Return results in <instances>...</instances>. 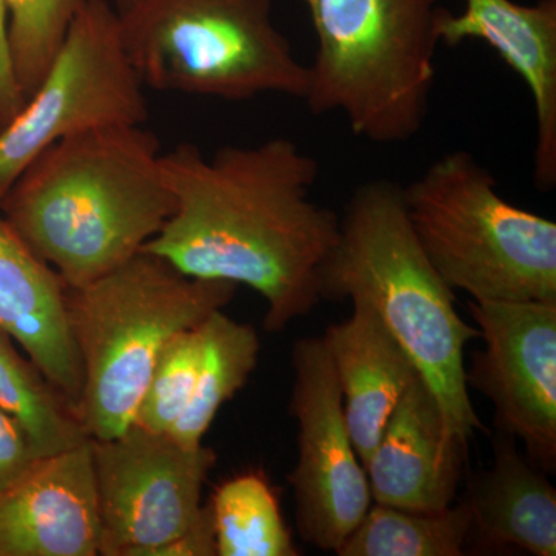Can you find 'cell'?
<instances>
[{
	"label": "cell",
	"instance_id": "9a60e30c",
	"mask_svg": "<svg viewBox=\"0 0 556 556\" xmlns=\"http://www.w3.org/2000/svg\"><path fill=\"white\" fill-rule=\"evenodd\" d=\"M0 329L24 350L76 413L84 376L70 329L64 281L33 252L2 214Z\"/></svg>",
	"mask_w": 556,
	"mask_h": 556
},
{
	"label": "cell",
	"instance_id": "484cf974",
	"mask_svg": "<svg viewBox=\"0 0 556 556\" xmlns=\"http://www.w3.org/2000/svg\"><path fill=\"white\" fill-rule=\"evenodd\" d=\"M7 27V11L3 7V0H0V30Z\"/></svg>",
	"mask_w": 556,
	"mask_h": 556
},
{
	"label": "cell",
	"instance_id": "5bb4252c",
	"mask_svg": "<svg viewBox=\"0 0 556 556\" xmlns=\"http://www.w3.org/2000/svg\"><path fill=\"white\" fill-rule=\"evenodd\" d=\"M466 457L467 448L450 439L438 399L419 376L364 467L376 503L439 511L455 503Z\"/></svg>",
	"mask_w": 556,
	"mask_h": 556
},
{
	"label": "cell",
	"instance_id": "7402d4cb",
	"mask_svg": "<svg viewBox=\"0 0 556 556\" xmlns=\"http://www.w3.org/2000/svg\"><path fill=\"white\" fill-rule=\"evenodd\" d=\"M86 0H3L14 79L24 101L56 60Z\"/></svg>",
	"mask_w": 556,
	"mask_h": 556
},
{
	"label": "cell",
	"instance_id": "8992f818",
	"mask_svg": "<svg viewBox=\"0 0 556 556\" xmlns=\"http://www.w3.org/2000/svg\"><path fill=\"white\" fill-rule=\"evenodd\" d=\"M402 189L417 241L453 291L556 303L555 222L501 197L477 156L450 152Z\"/></svg>",
	"mask_w": 556,
	"mask_h": 556
},
{
	"label": "cell",
	"instance_id": "ac0fdd59",
	"mask_svg": "<svg viewBox=\"0 0 556 556\" xmlns=\"http://www.w3.org/2000/svg\"><path fill=\"white\" fill-rule=\"evenodd\" d=\"M203 356L188 408L169 433L188 448L203 445L219 408L247 386L257 367L260 340L251 325L215 311L201 324Z\"/></svg>",
	"mask_w": 556,
	"mask_h": 556
},
{
	"label": "cell",
	"instance_id": "277c9868",
	"mask_svg": "<svg viewBox=\"0 0 556 556\" xmlns=\"http://www.w3.org/2000/svg\"><path fill=\"white\" fill-rule=\"evenodd\" d=\"M236 289L230 281L186 276L149 252L86 287L65 288L84 376L76 415L87 437L124 433L164 345L225 309Z\"/></svg>",
	"mask_w": 556,
	"mask_h": 556
},
{
	"label": "cell",
	"instance_id": "30bf717a",
	"mask_svg": "<svg viewBox=\"0 0 556 556\" xmlns=\"http://www.w3.org/2000/svg\"><path fill=\"white\" fill-rule=\"evenodd\" d=\"M291 415L298 420L299 456L288 475L294 490L300 538L336 552L371 506L367 470L348 431L342 391L321 338L292 348Z\"/></svg>",
	"mask_w": 556,
	"mask_h": 556
},
{
	"label": "cell",
	"instance_id": "e0dca14e",
	"mask_svg": "<svg viewBox=\"0 0 556 556\" xmlns=\"http://www.w3.org/2000/svg\"><path fill=\"white\" fill-rule=\"evenodd\" d=\"M495 460L471 475L464 500L470 507L467 551H519L556 555V492L546 471L518 452L517 439L496 430Z\"/></svg>",
	"mask_w": 556,
	"mask_h": 556
},
{
	"label": "cell",
	"instance_id": "9c48e42d",
	"mask_svg": "<svg viewBox=\"0 0 556 556\" xmlns=\"http://www.w3.org/2000/svg\"><path fill=\"white\" fill-rule=\"evenodd\" d=\"M100 556H148L197 518L214 448H188L170 433L131 424L112 439H91Z\"/></svg>",
	"mask_w": 556,
	"mask_h": 556
},
{
	"label": "cell",
	"instance_id": "ba28073f",
	"mask_svg": "<svg viewBox=\"0 0 556 556\" xmlns=\"http://www.w3.org/2000/svg\"><path fill=\"white\" fill-rule=\"evenodd\" d=\"M144 90L124 49L118 10L109 0H86L38 89L0 127V204L54 142L148 123Z\"/></svg>",
	"mask_w": 556,
	"mask_h": 556
},
{
	"label": "cell",
	"instance_id": "d4e9b609",
	"mask_svg": "<svg viewBox=\"0 0 556 556\" xmlns=\"http://www.w3.org/2000/svg\"><path fill=\"white\" fill-rule=\"evenodd\" d=\"M148 556H217V535L211 504L201 507L199 518L185 532L153 548Z\"/></svg>",
	"mask_w": 556,
	"mask_h": 556
},
{
	"label": "cell",
	"instance_id": "d6986e66",
	"mask_svg": "<svg viewBox=\"0 0 556 556\" xmlns=\"http://www.w3.org/2000/svg\"><path fill=\"white\" fill-rule=\"evenodd\" d=\"M471 529L466 500L439 511L376 503L336 551L339 556H463Z\"/></svg>",
	"mask_w": 556,
	"mask_h": 556
},
{
	"label": "cell",
	"instance_id": "8fae6325",
	"mask_svg": "<svg viewBox=\"0 0 556 556\" xmlns=\"http://www.w3.org/2000/svg\"><path fill=\"white\" fill-rule=\"evenodd\" d=\"M484 350L471 357L467 387L495 407L496 430L526 445V455L556 467V303L468 302Z\"/></svg>",
	"mask_w": 556,
	"mask_h": 556
},
{
	"label": "cell",
	"instance_id": "ffe728a7",
	"mask_svg": "<svg viewBox=\"0 0 556 556\" xmlns=\"http://www.w3.org/2000/svg\"><path fill=\"white\" fill-rule=\"evenodd\" d=\"M0 409L13 417L42 459L86 442L75 409L39 368L17 353L14 340L0 329Z\"/></svg>",
	"mask_w": 556,
	"mask_h": 556
},
{
	"label": "cell",
	"instance_id": "7a4b0ae2",
	"mask_svg": "<svg viewBox=\"0 0 556 556\" xmlns=\"http://www.w3.org/2000/svg\"><path fill=\"white\" fill-rule=\"evenodd\" d=\"M161 153L144 124L61 139L22 172L0 214L65 288L86 287L142 252L170 218Z\"/></svg>",
	"mask_w": 556,
	"mask_h": 556
},
{
	"label": "cell",
	"instance_id": "cb8c5ba5",
	"mask_svg": "<svg viewBox=\"0 0 556 556\" xmlns=\"http://www.w3.org/2000/svg\"><path fill=\"white\" fill-rule=\"evenodd\" d=\"M38 459L20 424L0 409V492L17 481Z\"/></svg>",
	"mask_w": 556,
	"mask_h": 556
},
{
	"label": "cell",
	"instance_id": "603a6c76",
	"mask_svg": "<svg viewBox=\"0 0 556 556\" xmlns=\"http://www.w3.org/2000/svg\"><path fill=\"white\" fill-rule=\"evenodd\" d=\"M201 324L179 331L161 350L131 424L146 430L169 433L186 412L195 390L203 356Z\"/></svg>",
	"mask_w": 556,
	"mask_h": 556
},
{
	"label": "cell",
	"instance_id": "7c38bea8",
	"mask_svg": "<svg viewBox=\"0 0 556 556\" xmlns=\"http://www.w3.org/2000/svg\"><path fill=\"white\" fill-rule=\"evenodd\" d=\"M100 541L91 439L0 492V556H100Z\"/></svg>",
	"mask_w": 556,
	"mask_h": 556
},
{
	"label": "cell",
	"instance_id": "2e32d148",
	"mask_svg": "<svg viewBox=\"0 0 556 556\" xmlns=\"http://www.w3.org/2000/svg\"><path fill=\"white\" fill-rule=\"evenodd\" d=\"M321 342L342 391L348 431L365 464L419 371L378 314L362 302H353L348 320L329 325Z\"/></svg>",
	"mask_w": 556,
	"mask_h": 556
},
{
	"label": "cell",
	"instance_id": "6da1fadb",
	"mask_svg": "<svg viewBox=\"0 0 556 556\" xmlns=\"http://www.w3.org/2000/svg\"><path fill=\"white\" fill-rule=\"evenodd\" d=\"M161 170L175 207L142 252L189 277L254 289L270 332L325 300L340 215L311 199L318 163L292 139L223 146L212 155L181 142L161 153Z\"/></svg>",
	"mask_w": 556,
	"mask_h": 556
},
{
	"label": "cell",
	"instance_id": "4316f807",
	"mask_svg": "<svg viewBox=\"0 0 556 556\" xmlns=\"http://www.w3.org/2000/svg\"><path fill=\"white\" fill-rule=\"evenodd\" d=\"M131 2H134V0H116V9H124V7L129 5Z\"/></svg>",
	"mask_w": 556,
	"mask_h": 556
},
{
	"label": "cell",
	"instance_id": "44dd1931",
	"mask_svg": "<svg viewBox=\"0 0 556 556\" xmlns=\"http://www.w3.org/2000/svg\"><path fill=\"white\" fill-rule=\"evenodd\" d=\"M217 556H295L298 548L262 475H240L219 485L211 503Z\"/></svg>",
	"mask_w": 556,
	"mask_h": 556
},
{
	"label": "cell",
	"instance_id": "52a82bcc",
	"mask_svg": "<svg viewBox=\"0 0 556 556\" xmlns=\"http://www.w3.org/2000/svg\"><path fill=\"white\" fill-rule=\"evenodd\" d=\"M274 0H134L121 36L144 89L229 102L305 100L308 65L273 20Z\"/></svg>",
	"mask_w": 556,
	"mask_h": 556
},
{
	"label": "cell",
	"instance_id": "3957f363",
	"mask_svg": "<svg viewBox=\"0 0 556 556\" xmlns=\"http://www.w3.org/2000/svg\"><path fill=\"white\" fill-rule=\"evenodd\" d=\"M324 299L362 302L378 314L437 396L453 442L467 448L484 430L464 367L467 343L481 332L460 318L455 291L420 248L397 182L371 179L354 190L325 268Z\"/></svg>",
	"mask_w": 556,
	"mask_h": 556
},
{
	"label": "cell",
	"instance_id": "5b68a950",
	"mask_svg": "<svg viewBox=\"0 0 556 556\" xmlns=\"http://www.w3.org/2000/svg\"><path fill=\"white\" fill-rule=\"evenodd\" d=\"M317 36L306 105L375 144H402L430 112L441 0H303Z\"/></svg>",
	"mask_w": 556,
	"mask_h": 556
},
{
	"label": "cell",
	"instance_id": "4fadbf2b",
	"mask_svg": "<svg viewBox=\"0 0 556 556\" xmlns=\"http://www.w3.org/2000/svg\"><path fill=\"white\" fill-rule=\"evenodd\" d=\"M466 9H442L441 43L477 39L496 51L526 84L535 109L533 181L541 192L556 188V0L521 5L514 0H464Z\"/></svg>",
	"mask_w": 556,
	"mask_h": 556
}]
</instances>
